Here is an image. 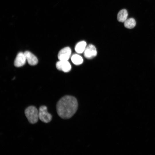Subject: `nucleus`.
Masks as SVG:
<instances>
[{
    "instance_id": "39448f33",
    "label": "nucleus",
    "mask_w": 155,
    "mask_h": 155,
    "mask_svg": "<svg viewBox=\"0 0 155 155\" xmlns=\"http://www.w3.org/2000/svg\"><path fill=\"white\" fill-rule=\"evenodd\" d=\"M84 56L87 59H91L97 55V52L95 47L92 44H90L86 46L84 52Z\"/></svg>"
},
{
    "instance_id": "7ed1b4c3",
    "label": "nucleus",
    "mask_w": 155,
    "mask_h": 155,
    "mask_svg": "<svg viewBox=\"0 0 155 155\" xmlns=\"http://www.w3.org/2000/svg\"><path fill=\"white\" fill-rule=\"evenodd\" d=\"M38 117L39 119L45 123L50 122L52 118L51 115L47 111V107L45 105H42L39 107Z\"/></svg>"
},
{
    "instance_id": "20e7f679",
    "label": "nucleus",
    "mask_w": 155,
    "mask_h": 155,
    "mask_svg": "<svg viewBox=\"0 0 155 155\" xmlns=\"http://www.w3.org/2000/svg\"><path fill=\"white\" fill-rule=\"evenodd\" d=\"M71 51L69 47H66L62 49L59 52L58 57L59 60L68 61L71 57Z\"/></svg>"
},
{
    "instance_id": "1a4fd4ad",
    "label": "nucleus",
    "mask_w": 155,
    "mask_h": 155,
    "mask_svg": "<svg viewBox=\"0 0 155 155\" xmlns=\"http://www.w3.org/2000/svg\"><path fill=\"white\" fill-rule=\"evenodd\" d=\"M86 43L84 41H82L78 42L76 45L75 49L78 53H84L86 47Z\"/></svg>"
},
{
    "instance_id": "f8f14e48",
    "label": "nucleus",
    "mask_w": 155,
    "mask_h": 155,
    "mask_svg": "<svg viewBox=\"0 0 155 155\" xmlns=\"http://www.w3.org/2000/svg\"><path fill=\"white\" fill-rule=\"evenodd\" d=\"M124 23L125 27L129 29L134 28L136 25L135 21L133 18L127 19Z\"/></svg>"
},
{
    "instance_id": "6e6552de",
    "label": "nucleus",
    "mask_w": 155,
    "mask_h": 155,
    "mask_svg": "<svg viewBox=\"0 0 155 155\" xmlns=\"http://www.w3.org/2000/svg\"><path fill=\"white\" fill-rule=\"evenodd\" d=\"M26 60L30 65H34L38 62V60L36 57L31 52L27 51L24 53Z\"/></svg>"
},
{
    "instance_id": "f03ea898",
    "label": "nucleus",
    "mask_w": 155,
    "mask_h": 155,
    "mask_svg": "<svg viewBox=\"0 0 155 155\" xmlns=\"http://www.w3.org/2000/svg\"><path fill=\"white\" fill-rule=\"evenodd\" d=\"M24 113L28 121L31 124L36 123L38 120V111L34 106H30L26 108L24 111Z\"/></svg>"
},
{
    "instance_id": "423d86ee",
    "label": "nucleus",
    "mask_w": 155,
    "mask_h": 155,
    "mask_svg": "<svg viewBox=\"0 0 155 155\" xmlns=\"http://www.w3.org/2000/svg\"><path fill=\"white\" fill-rule=\"evenodd\" d=\"M56 67L59 70L65 72H69L71 69V66L68 61L59 60L56 63Z\"/></svg>"
},
{
    "instance_id": "9b49d317",
    "label": "nucleus",
    "mask_w": 155,
    "mask_h": 155,
    "mask_svg": "<svg viewBox=\"0 0 155 155\" xmlns=\"http://www.w3.org/2000/svg\"><path fill=\"white\" fill-rule=\"evenodd\" d=\"M71 58L72 62L76 65L81 64L83 61L82 57L78 54H73L71 56Z\"/></svg>"
},
{
    "instance_id": "0eeeda50",
    "label": "nucleus",
    "mask_w": 155,
    "mask_h": 155,
    "mask_svg": "<svg viewBox=\"0 0 155 155\" xmlns=\"http://www.w3.org/2000/svg\"><path fill=\"white\" fill-rule=\"evenodd\" d=\"M26 59L24 53L20 52L17 55L14 62V65L16 67H20L25 63Z\"/></svg>"
},
{
    "instance_id": "f257e3e1",
    "label": "nucleus",
    "mask_w": 155,
    "mask_h": 155,
    "mask_svg": "<svg viewBox=\"0 0 155 155\" xmlns=\"http://www.w3.org/2000/svg\"><path fill=\"white\" fill-rule=\"evenodd\" d=\"M78 108L77 99L70 95L62 97L58 101L56 106L57 114L61 118L65 119L71 117L76 112Z\"/></svg>"
},
{
    "instance_id": "9d476101",
    "label": "nucleus",
    "mask_w": 155,
    "mask_h": 155,
    "mask_svg": "<svg viewBox=\"0 0 155 155\" xmlns=\"http://www.w3.org/2000/svg\"><path fill=\"white\" fill-rule=\"evenodd\" d=\"M128 15L127 10L125 9H122L119 11L118 13L117 20L119 22H124L127 19Z\"/></svg>"
}]
</instances>
